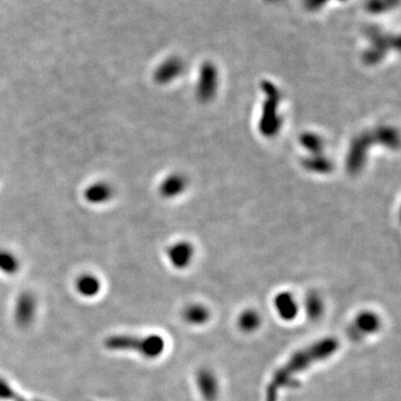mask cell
Wrapping results in <instances>:
<instances>
[{
    "mask_svg": "<svg viewBox=\"0 0 401 401\" xmlns=\"http://www.w3.org/2000/svg\"><path fill=\"white\" fill-rule=\"evenodd\" d=\"M178 70H180V67H178V61H169V63H166V64L161 67L160 70H157V82H169V79H173L178 74Z\"/></svg>",
    "mask_w": 401,
    "mask_h": 401,
    "instance_id": "7c38bea8",
    "label": "cell"
},
{
    "mask_svg": "<svg viewBox=\"0 0 401 401\" xmlns=\"http://www.w3.org/2000/svg\"><path fill=\"white\" fill-rule=\"evenodd\" d=\"M21 270V261L15 253L0 250V271L7 276H15Z\"/></svg>",
    "mask_w": 401,
    "mask_h": 401,
    "instance_id": "ba28073f",
    "label": "cell"
},
{
    "mask_svg": "<svg viewBox=\"0 0 401 401\" xmlns=\"http://www.w3.org/2000/svg\"><path fill=\"white\" fill-rule=\"evenodd\" d=\"M37 299L32 292H23L17 298L14 308V318L21 328L32 326L37 314Z\"/></svg>",
    "mask_w": 401,
    "mask_h": 401,
    "instance_id": "3957f363",
    "label": "cell"
},
{
    "mask_svg": "<svg viewBox=\"0 0 401 401\" xmlns=\"http://www.w3.org/2000/svg\"><path fill=\"white\" fill-rule=\"evenodd\" d=\"M169 258L175 267H183L189 263L191 258V251L183 245H175L169 252Z\"/></svg>",
    "mask_w": 401,
    "mask_h": 401,
    "instance_id": "8fae6325",
    "label": "cell"
},
{
    "mask_svg": "<svg viewBox=\"0 0 401 401\" xmlns=\"http://www.w3.org/2000/svg\"><path fill=\"white\" fill-rule=\"evenodd\" d=\"M209 317V310L203 305H191L184 312V319L192 325H202V323L207 322Z\"/></svg>",
    "mask_w": 401,
    "mask_h": 401,
    "instance_id": "30bf717a",
    "label": "cell"
},
{
    "mask_svg": "<svg viewBox=\"0 0 401 401\" xmlns=\"http://www.w3.org/2000/svg\"><path fill=\"white\" fill-rule=\"evenodd\" d=\"M75 289L81 297L92 299L102 290V282L95 274H83L76 279Z\"/></svg>",
    "mask_w": 401,
    "mask_h": 401,
    "instance_id": "5b68a950",
    "label": "cell"
},
{
    "mask_svg": "<svg viewBox=\"0 0 401 401\" xmlns=\"http://www.w3.org/2000/svg\"><path fill=\"white\" fill-rule=\"evenodd\" d=\"M323 305L318 297H310L307 302V310L311 318H319L322 313Z\"/></svg>",
    "mask_w": 401,
    "mask_h": 401,
    "instance_id": "2e32d148",
    "label": "cell"
},
{
    "mask_svg": "<svg viewBox=\"0 0 401 401\" xmlns=\"http://www.w3.org/2000/svg\"><path fill=\"white\" fill-rule=\"evenodd\" d=\"M198 386L200 393L207 400H213L216 398L218 393V380L212 372L204 370L198 376Z\"/></svg>",
    "mask_w": 401,
    "mask_h": 401,
    "instance_id": "8992f818",
    "label": "cell"
},
{
    "mask_svg": "<svg viewBox=\"0 0 401 401\" xmlns=\"http://www.w3.org/2000/svg\"><path fill=\"white\" fill-rule=\"evenodd\" d=\"M238 323H240L242 330L253 331L260 326V316L256 311L249 310V311H245V313L241 314Z\"/></svg>",
    "mask_w": 401,
    "mask_h": 401,
    "instance_id": "4fadbf2b",
    "label": "cell"
},
{
    "mask_svg": "<svg viewBox=\"0 0 401 401\" xmlns=\"http://www.w3.org/2000/svg\"><path fill=\"white\" fill-rule=\"evenodd\" d=\"M104 347L108 351L135 352L146 359H155L165 350V341L158 334H113L105 339Z\"/></svg>",
    "mask_w": 401,
    "mask_h": 401,
    "instance_id": "7a4b0ae2",
    "label": "cell"
},
{
    "mask_svg": "<svg viewBox=\"0 0 401 401\" xmlns=\"http://www.w3.org/2000/svg\"><path fill=\"white\" fill-rule=\"evenodd\" d=\"M380 326V320L372 312L361 313L356 320V329L361 333H372L377 331Z\"/></svg>",
    "mask_w": 401,
    "mask_h": 401,
    "instance_id": "9c48e42d",
    "label": "cell"
},
{
    "mask_svg": "<svg viewBox=\"0 0 401 401\" xmlns=\"http://www.w3.org/2000/svg\"><path fill=\"white\" fill-rule=\"evenodd\" d=\"M399 0H368L367 9L372 14H382L398 5Z\"/></svg>",
    "mask_w": 401,
    "mask_h": 401,
    "instance_id": "5bb4252c",
    "label": "cell"
},
{
    "mask_svg": "<svg viewBox=\"0 0 401 401\" xmlns=\"http://www.w3.org/2000/svg\"><path fill=\"white\" fill-rule=\"evenodd\" d=\"M181 187H182V183H181L180 178L171 176V178L164 181V183L161 186V192L164 196L169 198V196L176 194L180 191Z\"/></svg>",
    "mask_w": 401,
    "mask_h": 401,
    "instance_id": "9a60e30c",
    "label": "cell"
},
{
    "mask_svg": "<svg viewBox=\"0 0 401 401\" xmlns=\"http://www.w3.org/2000/svg\"><path fill=\"white\" fill-rule=\"evenodd\" d=\"M329 1H332V0H305V6L310 12H317L320 10V8L326 6ZM337 1H345V0H337Z\"/></svg>",
    "mask_w": 401,
    "mask_h": 401,
    "instance_id": "e0dca14e",
    "label": "cell"
},
{
    "mask_svg": "<svg viewBox=\"0 0 401 401\" xmlns=\"http://www.w3.org/2000/svg\"><path fill=\"white\" fill-rule=\"evenodd\" d=\"M274 305L278 310V313L282 319L292 320L297 317L298 305L291 294H279L274 300Z\"/></svg>",
    "mask_w": 401,
    "mask_h": 401,
    "instance_id": "52a82bcc",
    "label": "cell"
},
{
    "mask_svg": "<svg viewBox=\"0 0 401 401\" xmlns=\"http://www.w3.org/2000/svg\"><path fill=\"white\" fill-rule=\"evenodd\" d=\"M84 198L90 205H104L113 200L115 195L114 186L105 181H96L86 186L84 189Z\"/></svg>",
    "mask_w": 401,
    "mask_h": 401,
    "instance_id": "277c9868",
    "label": "cell"
},
{
    "mask_svg": "<svg viewBox=\"0 0 401 401\" xmlns=\"http://www.w3.org/2000/svg\"><path fill=\"white\" fill-rule=\"evenodd\" d=\"M12 401H28L26 400V399H23V397H21V395H18V393H16L15 395H14V398L12 399Z\"/></svg>",
    "mask_w": 401,
    "mask_h": 401,
    "instance_id": "ac0fdd59",
    "label": "cell"
},
{
    "mask_svg": "<svg viewBox=\"0 0 401 401\" xmlns=\"http://www.w3.org/2000/svg\"><path fill=\"white\" fill-rule=\"evenodd\" d=\"M338 346L339 343L336 339L327 338L294 353L285 366L276 370L271 379L270 384L267 387L265 401H278L280 390L291 386L299 372L305 371L311 364L333 355L338 350Z\"/></svg>",
    "mask_w": 401,
    "mask_h": 401,
    "instance_id": "6da1fadb",
    "label": "cell"
}]
</instances>
